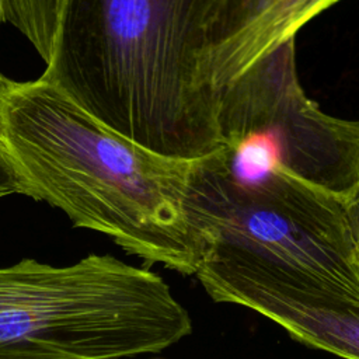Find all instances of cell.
Masks as SVG:
<instances>
[{
  "label": "cell",
  "mask_w": 359,
  "mask_h": 359,
  "mask_svg": "<svg viewBox=\"0 0 359 359\" xmlns=\"http://www.w3.org/2000/svg\"><path fill=\"white\" fill-rule=\"evenodd\" d=\"M224 0H56L39 80L151 151L198 158L222 144L206 69Z\"/></svg>",
  "instance_id": "cell-2"
},
{
  "label": "cell",
  "mask_w": 359,
  "mask_h": 359,
  "mask_svg": "<svg viewBox=\"0 0 359 359\" xmlns=\"http://www.w3.org/2000/svg\"><path fill=\"white\" fill-rule=\"evenodd\" d=\"M13 194H15V189H14V187L10 181V177L6 172V170L3 167V163L0 160V198L8 196V195H13Z\"/></svg>",
  "instance_id": "cell-10"
},
{
  "label": "cell",
  "mask_w": 359,
  "mask_h": 359,
  "mask_svg": "<svg viewBox=\"0 0 359 359\" xmlns=\"http://www.w3.org/2000/svg\"><path fill=\"white\" fill-rule=\"evenodd\" d=\"M217 128L237 170L280 167L342 201L359 181V121L331 116L306 95L296 38L219 91Z\"/></svg>",
  "instance_id": "cell-5"
},
{
  "label": "cell",
  "mask_w": 359,
  "mask_h": 359,
  "mask_svg": "<svg viewBox=\"0 0 359 359\" xmlns=\"http://www.w3.org/2000/svg\"><path fill=\"white\" fill-rule=\"evenodd\" d=\"M196 278L215 302L251 309L307 346L359 359L358 306L316 289L209 272Z\"/></svg>",
  "instance_id": "cell-6"
},
{
  "label": "cell",
  "mask_w": 359,
  "mask_h": 359,
  "mask_svg": "<svg viewBox=\"0 0 359 359\" xmlns=\"http://www.w3.org/2000/svg\"><path fill=\"white\" fill-rule=\"evenodd\" d=\"M191 198L209 238L198 271L316 289L359 307L342 199L280 167L244 177L224 146L195 158Z\"/></svg>",
  "instance_id": "cell-3"
},
{
  "label": "cell",
  "mask_w": 359,
  "mask_h": 359,
  "mask_svg": "<svg viewBox=\"0 0 359 359\" xmlns=\"http://www.w3.org/2000/svg\"><path fill=\"white\" fill-rule=\"evenodd\" d=\"M338 1L224 0L208 50L206 69L213 88L219 93Z\"/></svg>",
  "instance_id": "cell-7"
},
{
  "label": "cell",
  "mask_w": 359,
  "mask_h": 359,
  "mask_svg": "<svg viewBox=\"0 0 359 359\" xmlns=\"http://www.w3.org/2000/svg\"><path fill=\"white\" fill-rule=\"evenodd\" d=\"M3 11H1V0H0V22H3Z\"/></svg>",
  "instance_id": "cell-11"
},
{
  "label": "cell",
  "mask_w": 359,
  "mask_h": 359,
  "mask_svg": "<svg viewBox=\"0 0 359 359\" xmlns=\"http://www.w3.org/2000/svg\"><path fill=\"white\" fill-rule=\"evenodd\" d=\"M56 0H1L3 20L17 27L42 59L50 43Z\"/></svg>",
  "instance_id": "cell-8"
},
{
  "label": "cell",
  "mask_w": 359,
  "mask_h": 359,
  "mask_svg": "<svg viewBox=\"0 0 359 359\" xmlns=\"http://www.w3.org/2000/svg\"><path fill=\"white\" fill-rule=\"evenodd\" d=\"M191 332L158 273L112 255L0 268V359H121L161 352Z\"/></svg>",
  "instance_id": "cell-4"
},
{
  "label": "cell",
  "mask_w": 359,
  "mask_h": 359,
  "mask_svg": "<svg viewBox=\"0 0 359 359\" xmlns=\"http://www.w3.org/2000/svg\"><path fill=\"white\" fill-rule=\"evenodd\" d=\"M344 209L355 247L356 261L359 264V181L356 182L348 198L344 201Z\"/></svg>",
  "instance_id": "cell-9"
},
{
  "label": "cell",
  "mask_w": 359,
  "mask_h": 359,
  "mask_svg": "<svg viewBox=\"0 0 359 359\" xmlns=\"http://www.w3.org/2000/svg\"><path fill=\"white\" fill-rule=\"evenodd\" d=\"M0 160L15 194L60 209L147 265L195 275L208 255L191 198L195 158L130 142L39 79L0 73Z\"/></svg>",
  "instance_id": "cell-1"
}]
</instances>
